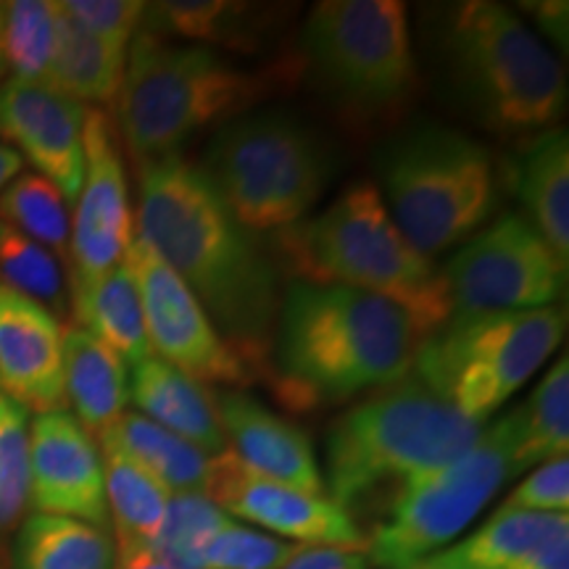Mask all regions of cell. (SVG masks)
<instances>
[{"label": "cell", "mask_w": 569, "mask_h": 569, "mask_svg": "<svg viewBox=\"0 0 569 569\" xmlns=\"http://www.w3.org/2000/svg\"><path fill=\"white\" fill-rule=\"evenodd\" d=\"M101 448H111L153 475L169 493H203L209 459L201 448L163 430L140 411H124L98 436Z\"/></svg>", "instance_id": "cell-25"}, {"label": "cell", "mask_w": 569, "mask_h": 569, "mask_svg": "<svg viewBox=\"0 0 569 569\" xmlns=\"http://www.w3.org/2000/svg\"><path fill=\"white\" fill-rule=\"evenodd\" d=\"M203 174L246 230L301 222L330 184L336 159L317 130L284 111H248L213 132Z\"/></svg>", "instance_id": "cell-8"}, {"label": "cell", "mask_w": 569, "mask_h": 569, "mask_svg": "<svg viewBox=\"0 0 569 569\" xmlns=\"http://www.w3.org/2000/svg\"><path fill=\"white\" fill-rule=\"evenodd\" d=\"M522 9L536 19L540 32L549 34L553 42H561V48L567 46V3H522Z\"/></svg>", "instance_id": "cell-42"}, {"label": "cell", "mask_w": 569, "mask_h": 569, "mask_svg": "<svg viewBox=\"0 0 569 569\" xmlns=\"http://www.w3.org/2000/svg\"><path fill=\"white\" fill-rule=\"evenodd\" d=\"M503 422L511 436V457L517 475L557 457H567L569 448V361L567 353L546 372L528 401Z\"/></svg>", "instance_id": "cell-27"}, {"label": "cell", "mask_w": 569, "mask_h": 569, "mask_svg": "<svg viewBox=\"0 0 569 569\" xmlns=\"http://www.w3.org/2000/svg\"><path fill=\"white\" fill-rule=\"evenodd\" d=\"M30 509V411L0 393V532Z\"/></svg>", "instance_id": "cell-34"}, {"label": "cell", "mask_w": 569, "mask_h": 569, "mask_svg": "<svg viewBox=\"0 0 569 569\" xmlns=\"http://www.w3.org/2000/svg\"><path fill=\"white\" fill-rule=\"evenodd\" d=\"M303 61L280 59L243 69L203 46H177L138 32L127 48L119 88V130L134 163L161 161L209 127L256 111L293 90Z\"/></svg>", "instance_id": "cell-3"}, {"label": "cell", "mask_w": 569, "mask_h": 569, "mask_svg": "<svg viewBox=\"0 0 569 569\" xmlns=\"http://www.w3.org/2000/svg\"><path fill=\"white\" fill-rule=\"evenodd\" d=\"M282 569H372L365 551L336 546H301Z\"/></svg>", "instance_id": "cell-39"}, {"label": "cell", "mask_w": 569, "mask_h": 569, "mask_svg": "<svg viewBox=\"0 0 569 569\" xmlns=\"http://www.w3.org/2000/svg\"><path fill=\"white\" fill-rule=\"evenodd\" d=\"M0 219L48 248L69 272L71 213L67 198L38 172H21L0 193Z\"/></svg>", "instance_id": "cell-31"}, {"label": "cell", "mask_w": 569, "mask_h": 569, "mask_svg": "<svg viewBox=\"0 0 569 569\" xmlns=\"http://www.w3.org/2000/svg\"><path fill=\"white\" fill-rule=\"evenodd\" d=\"M507 509L567 515L569 507V457L543 461L511 490L503 501Z\"/></svg>", "instance_id": "cell-38"}, {"label": "cell", "mask_w": 569, "mask_h": 569, "mask_svg": "<svg viewBox=\"0 0 569 569\" xmlns=\"http://www.w3.org/2000/svg\"><path fill=\"white\" fill-rule=\"evenodd\" d=\"M63 396L77 422L98 438L130 403V369L82 327H63Z\"/></svg>", "instance_id": "cell-22"}, {"label": "cell", "mask_w": 569, "mask_h": 569, "mask_svg": "<svg viewBox=\"0 0 569 569\" xmlns=\"http://www.w3.org/2000/svg\"><path fill=\"white\" fill-rule=\"evenodd\" d=\"M274 234L282 267L296 280L388 298L425 338L453 317L440 272L403 238L375 182L351 184L315 219Z\"/></svg>", "instance_id": "cell-5"}, {"label": "cell", "mask_w": 569, "mask_h": 569, "mask_svg": "<svg viewBox=\"0 0 569 569\" xmlns=\"http://www.w3.org/2000/svg\"><path fill=\"white\" fill-rule=\"evenodd\" d=\"M411 569H467V567H461L459 561H453L446 551H438V553H432V557L422 559Z\"/></svg>", "instance_id": "cell-44"}, {"label": "cell", "mask_w": 569, "mask_h": 569, "mask_svg": "<svg viewBox=\"0 0 569 569\" xmlns=\"http://www.w3.org/2000/svg\"><path fill=\"white\" fill-rule=\"evenodd\" d=\"M69 296L77 327L117 351L124 365L134 367L148 356H156L146 332L138 282L127 261H119L96 280L71 284Z\"/></svg>", "instance_id": "cell-23"}, {"label": "cell", "mask_w": 569, "mask_h": 569, "mask_svg": "<svg viewBox=\"0 0 569 569\" xmlns=\"http://www.w3.org/2000/svg\"><path fill=\"white\" fill-rule=\"evenodd\" d=\"M511 478H517L511 436L503 417H498L457 461L396 490L388 519L367 538L369 565L411 569L438 553Z\"/></svg>", "instance_id": "cell-11"}, {"label": "cell", "mask_w": 569, "mask_h": 569, "mask_svg": "<svg viewBox=\"0 0 569 569\" xmlns=\"http://www.w3.org/2000/svg\"><path fill=\"white\" fill-rule=\"evenodd\" d=\"M127 51L98 40L82 30L61 6L56 3V48L48 84L77 103H96L103 109L117 101L124 80Z\"/></svg>", "instance_id": "cell-26"}, {"label": "cell", "mask_w": 569, "mask_h": 569, "mask_svg": "<svg viewBox=\"0 0 569 569\" xmlns=\"http://www.w3.org/2000/svg\"><path fill=\"white\" fill-rule=\"evenodd\" d=\"M422 340L388 298L293 280L280 298L267 382L282 407L315 411L407 380Z\"/></svg>", "instance_id": "cell-2"}, {"label": "cell", "mask_w": 569, "mask_h": 569, "mask_svg": "<svg viewBox=\"0 0 569 569\" xmlns=\"http://www.w3.org/2000/svg\"><path fill=\"white\" fill-rule=\"evenodd\" d=\"M84 109L88 106L71 101L51 84L21 80L0 84V134L67 201H74L84 177Z\"/></svg>", "instance_id": "cell-17"}, {"label": "cell", "mask_w": 569, "mask_h": 569, "mask_svg": "<svg viewBox=\"0 0 569 569\" xmlns=\"http://www.w3.org/2000/svg\"><path fill=\"white\" fill-rule=\"evenodd\" d=\"M511 569H569V525L551 532L528 559Z\"/></svg>", "instance_id": "cell-41"}, {"label": "cell", "mask_w": 569, "mask_h": 569, "mask_svg": "<svg viewBox=\"0 0 569 569\" xmlns=\"http://www.w3.org/2000/svg\"><path fill=\"white\" fill-rule=\"evenodd\" d=\"M140 238L174 269L248 367L267 377L280 290L277 269L256 234L219 198L209 177L184 156L140 167Z\"/></svg>", "instance_id": "cell-1"}, {"label": "cell", "mask_w": 569, "mask_h": 569, "mask_svg": "<svg viewBox=\"0 0 569 569\" xmlns=\"http://www.w3.org/2000/svg\"><path fill=\"white\" fill-rule=\"evenodd\" d=\"M59 6L82 30L119 51L130 48L146 13V3H138V0H63Z\"/></svg>", "instance_id": "cell-37"}, {"label": "cell", "mask_w": 569, "mask_h": 569, "mask_svg": "<svg viewBox=\"0 0 569 569\" xmlns=\"http://www.w3.org/2000/svg\"><path fill=\"white\" fill-rule=\"evenodd\" d=\"M227 519L203 493H174L153 549L174 569H203L206 546Z\"/></svg>", "instance_id": "cell-35"}, {"label": "cell", "mask_w": 569, "mask_h": 569, "mask_svg": "<svg viewBox=\"0 0 569 569\" xmlns=\"http://www.w3.org/2000/svg\"><path fill=\"white\" fill-rule=\"evenodd\" d=\"M124 261L138 282L146 332L159 359L201 386H251L259 375L219 336L217 327L156 248L132 232Z\"/></svg>", "instance_id": "cell-13"}, {"label": "cell", "mask_w": 569, "mask_h": 569, "mask_svg": "<svg viewBox=\"0 0 569 569\" xmlns=\"http://www.w3.org/2000/svg\"><path fill=\"white\" fill-rule=\"evenodd\" d=\"M84 177L74 198L69 288L96 280L124 261L134 222L117 124L106 109H84Z\"/></svg>", "instance_id": "cell-15"}, {"label": "cell", "mask_w": 569, "mask_h": 569, "mask_svg": "<svg viewBox=\"0 0 569 569\" xmlns=\"http://www.w3.org/2000/svg\"><path fill=\"white\" fill-rule=\"evenodd\" d=\"M227 446L253 472L303 493L327 496L322 467L301 427L269 411L246 390H211Z\"/></svg>", "instance_id": "cell-19"}, {"label": "cell", "mask_w": 569, "mask_h": 569, "mask_svg": "<svg viewBox=\"0 0 569 569\" xmlns=\"http://www.w3.org/2000/svg\"><path fill=\"white\" fill-rule=\"evenodd\" d=\"M101 459L106 503H109V519H113L117 538L153 546L161 536L169 501H172L169 488L161 486L148 469L111 448H101Z\"/></svg>", "instance_id": "cell-29"}, {"label": "cell", "mask_w": 569, "mask_h": 569, "mask_svg": "<svg viewBox=\"0 0 569 569\" xmlns=\"http://www.w3.org/2000/svg\"><path fill=\"white\" fill-rule=\"evenodd\" d=\"M284 19L282 6L240 3V0H163L146 3L142 32L156 38H180L217 46L234 56H256L267 46L277 21Z\"/></svg>", "instance_id": "cell-20"}, {"label": "cell", "mask_w": 569, "mask_h": 569, "mask_svg": "<svg viewBox=\"0 0 569 569\" xmlns=\"http://www.w3.org/2000/svg\"><path fill=\"white\" fill-rule=\"evenodd\" d=\"M111 569H174L151 543H140V540L117 538L113 546Z\"/></svg>", "instance_id": "cell-40"}, {"label": "cell", "mask_w": 569, "mask_h": 569, "mask_svg": "<svg viewBox=\"0 0 569 569\" xmlns=\"http://www.w3.org/2000/svg\"><path fill=\"white\" fill-rule=\"evenodd\" d=\"M21 167H24V159L17 153V148H11L9 142H0V193L9 188L13 177L21 174Z\"/></svg>", "instance_id": "cell-43"}, {"label": "cell", "mask_w": 569, "mask_h": 569, "mask_svg": "<svg viewBox=\"0 0 569 569\" xmlns=\"http://www.w3.org/2000/svg\"><path fill=\"white\" fill-rule=\"evenodd\" d=\"M56 48V3L11 0L0 3V67L11 80L48 84Z\"/></svg>", "instance_id": "cell-32"}, {"label": "cell", "mask_w": 569, "mask_h": 569, "mask_svg": "<svg viewBox=\"0 0 569 569\" xmlns=\"http://www.w3.org/2000/svg\"><path fill=\"white\" fill-rule=\"evenodd\" d=\"M486 430L425 388L415 375L372 390L340 415L327 436L325 490L338 507L359 503L388 482L422 478L457 461Z\"/></svg>", "instance_id": "cell-6"}, {"label": "cell", "mask_w": 569, "mask_h": 569, "mask_svg": "<svg viewBox=\"0 0 569 569\" xmlns=\"http://www.w3.org/2000/svg\"><path fill=\"white\" fill-rule=\"evenodd\" d=\"M440 280L453 315L530 311L565 296L567 267L525 213H503L448 259Z\"/></svg>", "instance_id": "cell-12"}, {"label": "cell", "mask_w": 569, "mask_h": 569, "mask_svg": "<svg viewBox=\"0 0 569 569\" xmlns=\"http://www.w3.org/2000/svg\"><path fill=\"white\" fill-rule=\"evenodd\" d=\"M303 69L351 111L386 113L417 80L409 11L401 0H322L303 30Z\"/></svg>", "instance_id": "cell-10"}, {"label": "cell", "mask_w": 569, "mask_h": 569, "mask_svg": "<svg viewBox=\"0 0 569 569\" xmlns=\"http://www.w3.org/2000/svg\"><path fill=\"white\" fill-rule=\"evenodd\" d=\"M517 190L528 222L569 267V140L567 130L538 132L517 163Z\"/></svg>", "instance_id": "cell-24"}, {"label": "cell", "mask_w": 569, "mask_h": 569, "mask_svg": "<svg viewBox=\"0 0 569 569\" xmlns=\"http://www.w3.org/2000/svg\"><path fill=\"white\" fill-rule=\"evenodd\" d=\"M203 496L232 519L259 525L269 530V536L290 543L367 549V536L353 522L351 511L338 507L330 496L303 493L253 472L230 446L209 459Z\"/></svg>", "instance_id": "cell-14"}, {"label": "cell", "mask_w": 569, "mask_h": 569, "mask_svg": "<svg viewBox=\"0 0 569 569\" xmlns=\"http://www.w3.org/2000/svg\"><path fill=\"white\" fill-rule=\"evenodd\" d=\"M0 393L34 415L67 409L63 325L6 282H0Z\"/></svg>", "instance_id": "cell-18"}, {"label": "cell", "mask_w": 569, "mask_h": 569, "mask_svg": "<svg viewBox=\"0 0 569 569\" xmlns=\"http://www.w3.org/2000/svg\"><path fill=\"white\" fill-rule=\"evenodd\" d=\"M0 77H3V67H0Z\"/></svg>", "instance_id": "cell-45"}, {"label": "cell", "mask_w": 569, "mask_h": 569, "mask_svg": "<svg viewBox=\"0 0 569 569\" xmlns=\"http://www.w3.org/2000/svg\"><path fill=\"white\" fill-rule=\"evenodd\" d=\"M425 34L448 96L488 132H546L565 117V67L517 11L490 0L453 3Z\"/></svg>", "instance_id": "cell-4"}, {"label": "cell", "mask_w": 569, "mask_h": 569, "mask_svg": "<svg viewBox=\"0 0 569 569\" xmlns=\"http://www.w3.org/2000/svg\"><path fill=\"white\" fill-rule=\"evenodd\" d=\"M30 507L109 530L101 448L67 409L30 422Z\"/></svg>", "instance_id": "cell-16"}, {"label": "cell", "mask_w": 569, "mask_h": 569, "mask_svg": "<svg viewBox=\"0 0 569 569\" xmlns=\"http://www.w3.org/2000/svg\"><path fill=\"white\" fill-rule=\"evenodd\" d=\"M565 309L453 315L419 346L415 375L472 422L488 425L565 338Z\"/></svg>", "instance_id": "cell-9"}, {"label": "cell", "mask_w": 569, "mask_h": 569, "mask_svg": "<svg viewBox=\"0 0 569 569\" xmlns=\"http://www.w3.org/2000/svg\"><path fill=\"white\" fill-rule=\"evenodd\" d=\"M565 525H569L567 515L501 507L480 530L446 553L467 569H511Z\"/></svg>", "instance_id": "cell-30"}, {"label": "cell", "mask_w": 569, "mask_h": 569, "mask_svg": "<svg viewBox=\"0 0 569 569\" xmlns=\"http://www.w3.org/2000/svg\"><path fill=\"white\" fill-rule=\"evenodd\" d=\"M111 561L109 530L40 511L21 519L13 569H111Z\"/></svg>", "instance_id": "cell-28"}, {"label": "cell", "mask_w": 569, "mask_h": 569, "mask_svg": "<svg viewBox=\"0 0 569 569\" xmlns=\"http://www.w3.org/2000/svg\"><path fill=\"white\" fill-rule=\"evenodd\" d=\"M298 549V543L246 528L230 517L206 546L203 569H282Z\"/></svg>", "instance_id": "cell-36"}, {"label": "cell", "mask_w": 569, "mask_h": 569, "mask_svg": "<svg viewBox=\"0 0 569 569\" xmlns=\"http://www.w3.org/2000/svg\"><path fill=\"white\" fill-rule=\"evenodd\" d=\"M130 401L142 417L201 448L206 457H217L227 448L211 390L159 356L132 367Z\"/></svg>", "instance_id": "cell-21"}, {"label": "cell", "mask_w": 569, "mask_h": 569, "mask_svg": "<svg viewBox=\"0 0 569 569\" xmlns=\"http://www.w3.org/2000/svg\"><path fill=\"white\" fill-rule=\"evenodd\" d=\"M0 282L46 306L56 317L71 315V296L61 261L3 219H0Z\"/></svg>", "instance_id": "cell-33"}, {"label": "cell", "mask_w": 569, "mask_h": 569, "mask_svg": "<svg viewBox=\"0 0 569 569\" xmlns=\"http://www.w3.org/2000/svg\"><path fill=\"white\" fill-rule=\"evenodd\" d=\"M377 193L425 259L461 246L501 203V172L482 142L427 124L398 134L377 156Z\"/></svg>", "instance_id": "cell-7"}]
</instances>
